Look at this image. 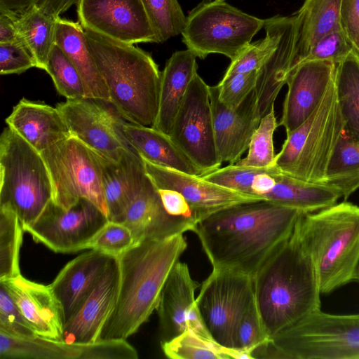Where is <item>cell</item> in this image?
Masks as SVG:
<instances>
[{
  "instance_id": "cell-22",
  "label": "cell",
  "mask_w": 359,
  "mask_h": 359,
  "mask_svg": "<svg viewBox=\"0 0 359 359\" xmlns=\"http://www.w3.org/2000/svg\"><path fill=\"white\" fill-rule=\"evenodd\" d=\"M39 336L63 341V312L50 285L31 281L21 274L0 280Z\"/></svg>"
},
{
  "instance_id": "cell-9",
  "label": "cell",
  "mask_w": 359,
  "mask_h": 359,
  "mask_svg": "<svg viewBox=\"0 0 359 359\" xmlns=\"http://www.w3.org/2000/svg\"><path fill=\"white\" fill-rule=\"evenodd\" d=\"M264 22L224 0H203L186 16L181 34L187 48L196 57L218 53L232 60L251 43Z\"/></svg>"
},
{
  "instance_id": "cell-42",
  "label": "cell",
  "mask_w": 359,
  "mask_h": 359,
  "mask_svg": "<svg viewBox=\"0 0 359 359\" xmlns=\"http://www.w3.org/2000/svg\"><path fill=\"white\" fill-rule=\"evenodd\" d=\"M269 340L255 302L241 316L233 334V349L252 358V353Z\"/></svg>"
},
{
  "instance_id": "cell-39",
  "label": "cell",
  "mask_w": 359,
  "mask_h": 359,
  "mask_svg": "<svg viewBox=\"0 0 359 359\" xmlns=\"http://www.w3.org/2000/svg\"><path fill=\"white\" fill-rule=\"evenodd\" d=\"M46 72L53 79L57 92L67 100L86 97L79 71L67 54L55 43L49 55Z\"/></svg>"
},
{
  "instance_id": "cell-54",
  "label": "cell",
  "mask_w": 359,
  "mask_h": 359,
  "mask_svg": "<svg viewBox=\"0 0 359 359\" xmlns=\"http://www.w3.org/2000/svg\"><path fill=\"white\" fill-rule=\"evenodd\" d=\"M354 281H357L359 283V264L358 265V267L356 269Z\"/></svg>"
},
{
  "instance_id": "cell-4",
  "label": "cell",
  "mask_w": 359,
  "mask_h": 359,
  "mask_svg": "<svg viewBox=\"0 0 359 359\" xmlns=\"http://www.w3.org/2000/svg\"><path fill=\"white\" fill-rule=\"evenodd\" d=\"M83 29L110 104L128 122L152 127L158 109L161 72L151 55L133 44Z\"/></svg>"
},
{
  "instance_id": "cell-15",
  "label": "cell",
  "mask_w": 359,
  "mask_h": 359,
  "mask_svg": "<svg viewBox=\"0 0 359 359\" xmlns=\"http://www.w3.org/2000/svg\"><path fill=\"white\" fill-rule=\"evenodd\" d=\"M76 5L83 28L128 44L159 43L140 0H79Z\"/></svg>"
},
{
  "instance_id": "cell-52",
  "label": "cell",
  "mask_w": 359,
  "mask_h": 359,
  "mask_svg": "<svg viewBox=\"0 0 359 359\" xmlns=\"http://www.w3.org/2000/svg\"><path fill=\"white\" fill-rule=\"evenodd\" d=\"M79 0H39L37 6L46 13L57 18Z\"/></svg>"
},
{
  "instance_id": "cell-3",
  "label": "cell",
  "mask_w": 359,
  "mask_h": 359,
  "mask_svg": "<svg viewBox=\"0 0 359 359\" xmlns=\"http://www.w3.org/2000/svg\"><path fill=\"white\" fill-rule=\"evenodd\" d=\"M187 248L183 234H178L142 241L117 257L118 295L98 339H127L148 320L172 268Z\"/></svg>"
},
{
  "instance_id": "cell-20",
  "label": "cell",
  "mask_w": 359,
  "mask_h": 359,
  "mask_svg": "<svg viewBox=\"0 0 359 359\" xmlns=\"http://www.w3.org/2000/svg\"><path fill=\"white\" fill-rule=\"evenodd\" d=\"M218 86H210L215 142L219 161L236 163L248 149L251 137L261 118L254 90L235 109L224 105L218 97Z\"/></svg>"
},
{
  "instance_id": "cell-40",
  "label": "cell",
  "mask_w": 359,
  "mask_h": 359,
  "mask_svg": "<svg viewBox=\"0 0 359 359\" xmlns=\"http://www.w3.org/2000/svg\"><path fill=\"white\" fill-rule=\"evenodd\" d=\"M159 43L181 34L186 16L177 0H140Z\"/></svg>"
},
{
  "instance_id": "cell-24",
  "label": "cell",
  "mask_w": 359,
  "mask_h": 359,
  "mask_svg": "<svg viewBox=\"0 0 359 359\" xmlns=\"http://www.w3.org/2000/svg\"><path fill=\"white\" fill-rule=\"evenodd\" d=\"M6 123L40 153L72 136L56 107L25 98L13 107Z\"/></svg>"
},
{
  "instance_id": "cell-43",
  "label": "cell",
  "mask_w": 359,
  "mask_h": 359,
  "mask_svg": "<svg viewBox=\"0 0 359 359\" xmlns=\"http://www.w3.org/2000/svg\"><path fill=\"white\" fill-rule=\"evenodd\" d=\"M134 244L132 232L126 226L109 220L86 245V249L118 257Z\"/></svg>"
},
{
  "instance_id": "cell-25",
  "label": "cell",
  "mask_w": 359,
  "mask_h": 359,
  "mask_svg": "<svg viewBox=\"0 0 359 359\" xmlns=\"http://www.w3.org/2000/svg\"><path fill=\"white\" fill-rule=\"evenodd\" d=\"M102 164L108 219L118 222L148 175L142 158L133 149L126 151L117 162L102 157Z\"/></svg>"
},
{
  "instance_id": "cell-23",
  "label": "cell",
  "mask_w": 359,
  "mask_h": 359,
  "mask_svg": "<svg viewBox=\"0 0 359 359\" xmlns=\"http://www.w3.org/2000/svg\"><path fill=\"white\" fill-rule=\"evenodd\" d=\"M111 257L90 250L69 262L50 285L61 306L65 323L93 290Z\"/></svg>"
},
{
  "instance_id": "cell-12",
  "label": "cell",
  "mask_w": 359,
  "mask_h": 359,
  "mask_svg": "<svg viewBox=\"0 0 359 359\" xmlns=\"http://www.w3.org/2000/svg\"><path fill=\"white\" fill-rule=\"evenodd\" d=\"M169 135L203 175L222 164L215 142L210 86L198 73L189 85Z\"/></svg>"
},
{
  "instance_id": "cell-35",
  "label": "cell",
  "mask_w": 359,
  "mask_h": 359,
  "mask_svg": "<svg viewBox=\"0 0 359 359\" xmlns=\"http://www.w3.org/2000/svg\"><path fill=\"white\" fill-rule=\"evenodd\" d=\"M325 183L339 189L345 200L359 189V137L342 133L330 158Z\"/></svg>"
},
{
  "instance_id": "cell-32",
  "label": "cell",
  "mask_w": 359,
  "mask_h": 359,
  "mask_svg": "<svg viewBox=\"0 0 359 359\" xmlns=\"http://www.w3.org/2000/svg\"><path fill=\"white\" fill-rule=\"evenodd\" d=\"M56 18L35 4L17 14L15 27L18 39L34 59L36 67L46 70L49 55L55 44Z\"/></svg>"
},
{
  "instance_id": "cell-30",
  "label": "cell",
  "mask_w": 359,
  "mask_h": 359,
  "mask_svg": "<svg viewBox=\"0 0 359 359\" xmlns=\"http://www.w3.org/2000/svg\"><path fill=\"white\" fill-rule=\"evenodd\" d=\"M263 200L294 208L304 213L319 211L337 203L342 197L339 189L325 182H310L287 175L280 170Z\"/></svg>"
},
{
  "instance_id": "cell-51",
  "label": "cell",
  "mask_w": 359,
  "mask_h": 359,
  "mask_svg": "<svg viewBox=\"0 0 359 359\" xmlns=\"http://www.w3.org/2000/svg\"><path fill=\"white\" fill-rule=\"evenodd\" d=\"M16 15L15 13L0 9V43L18 40L15 27Z\"/></svg>"
},
{
  "instance_id": "cell-5",
  "label": "cell",
  "mask_w": 359,
  "mask_h": 359,
  "mask_svg": "<svg viewBox=\"0 0 359 359\" xmlns=\"http://www.w3.org/2000/svg\"><path fill=\"white\" fill-rule=\"evenodd\" d=\"M294 229L313 262L321 294L354 281L359 264V206L344 201L302 213Z\"/></svg>"
},
{
  "instance_id": "cell-1",
  "label": "cell",
  "mask_w": 359,
  "mask_h": 359,
  "mask_svg": "<svg viewBox=\"0 0 359 359\" xmlns=\"http://www.w3.org/2000/svg\"><path fill=\"white\" fill-rule=\"evenodd\" d=\"M302 213L264 200L240 203L208 216L193 231L213 269L252 277Z\"/></svg>"
},
{
  "instance_id": "cell-41",
  "label": "cell",
  "mask_w": 359,
  "mask_h": 359,
  "mask_svg": "<svg viewBox=\"0 0 359 359\" xmlns=\"http://www.w3.org/2000/svg\"><path fill=\"white\" fill-rule=\"evenodd\" d=\"M278 126L273 109L261 118L251 137L247 156L235 164L252 168H266L274 165L276 154L273 147V134Z\"/></svg>"
},
{
  "instance_id": "cell-38",
  "label": "cell",
  "mask_w": 359,
  "mask_h": 359,
  "mask_svg": "<svg viewBox=\"0 0 359 359\" xmlns=\"http://www.w3.org/2000/svg\"><path fill=\"white\" fill-rule=\"evenodd\" d=\"M23 232L18 216L0 208V280L21 274L19 258Z\"/></svg>"
},
{
  "instance_id": "cell-13",
  "label": "cell",
  "mask_w": 359,
  "mask_h": 359,
  "mask_svg": "<svg viewBox=\"0 0 359 359\" xmlns=\"http://www.w3.org/2000/svg\"><path fill=\"white\" fill-rule=\"evenodd\" d=\"M108 221L107 215L87 198L68 209L51 201L36 221L23 230L51 250L69 253L86 250Z\"/></svg>"
},
{
  "instance_id": "cell-2",
  "label": "cell",
  "mask_w": 359,
  "mask_h": 359,
  "mask_svg": "<svg viewBox=\"0 0 359 359\" xmlns=\"http://www.w3.org/2000/svg\"><path fill=\"white\" fill-rule=\"evenodd\" d=\"M252 279L256 305L269 339L321 308L316 269L294 228Z\"/></svg>"
},
{
  "instance_id": "cell-18",
  "label": "cell",
  "mask_w": 359,
  "mask_h": 359,
  "mask_svg": "<svg viewBox=\"0 0 359 359\" xmlns=\"http://www.w3.org/2000/svg\"><path fill=\"white\" fill-rule=\"evenodd\" d=\"M120 267L111 257L99 280L74 314L65 322L63 341L82 345L95 341L112 313L118 298Z\"/></svg>"
},
{
  "instance_id": "cell-33",
  "label": "cell",
  "mask_w": 359,
  "mask_h": 359,
  "mask_svg": "<svg viewBox=\"0 0 359 359\" xmlns=\"http://www.w3.org/2000/svg\"><path fill=\"white\" fill-rule=\"evenodd\" d=\"M334 83L343 133L359 137V57L354 50L337 64Z\"/></svg>"
},
{
  "instance_id": "cell-34",
  "label": "cell",
  "mask_w": 359,
  "mask_h": 359,
  "mask_svg": "<svg viewBox=\"0 0 359 359\" xmlns=\"http://www.w3.org/2000/svg\"><path fill=\"white\" fill-rule=\"evenodd\" d=\"M79 345L43 337H18L0 331L1 359H79Z\"/></svg>"
},
{
  "instance_id": "cell-8",
  "label": "cell",
  "mask_w": 359,
  "mask_h": 359,
  "mask_svg": "<svg viewBox=\"0 0 359 359\" xmlns=\"http://www.w3.org/2000/svg\"><path fill=\"white\" fill-rule=\"evenodd\" d=\"M343 130L334 78L312 114L286 134L274 165L282 172L299 180L325 182L327 166Z\"/></svg>"
},
{
  "instance_id": "cell-26",
  "label": "cell",
  "mask_w": 359,
  "mask_h": 359,
  "mask_svg": "<svg viewBox=\"0 0 359 359\" xmlns=\"http://www.w3.org/2000/svg\"><path fill=\"white\" fill-rule=\"evenodd\" d=\"M296 34L294 14L287 16L278 45L265 63L258 69L255 87L257 109L262 118L274 109V102L294 70Z\"/></svg>"
},
{
  "instance_id": "cell-17",
  "label": "cell",
  "mask_w": 359,
  "mask_h": 359,
  "mask_svg": "<svg viewBox=\"0 0 359 359\" xmlns=\"http://www.w3.org/2000/svg\"><path fill=\"white\" fill-rule=\"evenodd\" d=\"M198 287V283L191 278L188 266L179 260L165 280L156 309L161 342L187 330L213 341L197 310L195 291Z\"/></svg>"
},
{
  "instance_id": "cell-45",
  "label": "cell",
  "mask_w": 359,
  "mask_h": 359,
  "mask_svg": "<svg viewBox=\"0 0 359 359\" xmlns=\"http://www.w3.org/2000/svg\"><path fill=\"white\" fill-rule=\"evenodd\" d=\"M0 331L18 337L37 334L27 321L4 285L0 283Z\"/></svg>"
},
{
  "instance_id": "cell-36",
  "label": "cell",
  "mask_w": 359,
  "mask_h": 359,
  "mask_svg": "<svg viewBox=\"0 0 359 359\" xmlns=\"http://www.w3.org/2000/svg\"><path fill=\"white\" fill-rule=\"evenodd\" d=\"M287 16L276 15L265 20V36L250 43L231 60L223 77L259 69L276 49Z\"/></svg>"
},
{
  "instance_id": "cell-19",
  "label": "cell",
  "mask_w": 359,
  "mask_h": 359,
  "mask_svg": "<svg viewBox=\"0 0 359 359\" xmlns=\"http://www.w3.org/2000/svg\"><path fill=\"white\" fill-rule=\"evenodd\" d=\"M337 64L328 60H305L290 74L278 126L286 134L302 125L314 111L334 78Z\"/></svg>"
},
{
  "instance_id": "cell-31",
  "label": "cell",
  "mask_w": 359,
  "mask_h": 359,
  "mask_svg": "<svg viewBox=\"0 0 359 359\" xmlns=\"http://www.w3.org/2000/svg\"><path fill=\"white\" fill-rule=\"evenodd\" d=\"M341 1L305 0L298 11L294 13L296 18L294 68L306 59L318 40L332 32L341 29Z\"/></svg>"
},
{
  "instance_id": "cell-28",
  "label": "cell",
  "mask_w": 359,
  "mask_h": 359,
  "mask_svg": "<svg viewBox=\"0 0 359 359\" xmlns=\"http://www.w3.org/2000/svg\"><path fill=\"white\" fill-rule=\"evenodd\" d=\"M196 57L188 49L175 52L161 72L159 102L154 128L170 133L173 120L197 72Z\"/></svg>"
},
{
  "instance_id": "cell-53",
  "label": "cell",
  "mask_w": 359,
  "mask_h": 359,
  "mask_svg": "<svg viewBox=\"0 0 359 359\" xmlns=\"http://www.w3.org/2000/svg\"><path fill=\"white\" fill-rule=\"evenodd\" d=\"M39 0H0V9L20 13L36 4Z\"/></svg>"
},
{
  "instance_id": "cell-47",
  "label": "cell",
  "mask_w": 359,
  "mask_h": 359,
  "mask_svg": "<svg viewBox=\"0 0 359 359\" xmlns=\"http://www.w3.org/2000/svg\"><path fill=\"white\" fill-rule=\"evenodd\" d=\"M352 50L351 43L341 29L332 32L320 40L311 48L304 60H328L336 64L341 62Z\"/></svg>"
},
{
  "instance_id": "cell-46",
  "label": "cell",
  "mask_w": 359,
  "mask_h": 359,
  "mask_svg": "<svg viewBox=\"0 0 359 359\" xmlns=\"http://www.w3.org/2000/svg\"><path fill=\"white\" fill-rule=\"evenodd\" d=\"M79 359H137V350L125 339H97L79 345Z\"/></svg>"
},
{
  "instance_id": "cell-14",
  "label": "cell",
  "mask_w": 359,
  "mask_h": 359,
  "mask_svg": "<svg viewBox=\"0 0 359 359\" xmlns=\"http://www.w3.org/2000/svg\"><path fill=\"white\" fill-rule=\"evenodd\" d=\"M103 102L89 97L67 100L57 109L70 133L101 156L117 162L123 154L133 149L121 130V119Z\"/></svg>"
},
{
  "instance_id": "cell-6",
  "label": "cell",
  "mask_w": 359,
  "mask_h": 359,
  "mask_svg": "<svg viewBox=\"0 0 359 359\" xmlns=\"http://www.w3.org/2000/svg\"><path fill=\"white\" fill-rule=\"evenodd\" d=\"M255 358L359 359V313L321 309L278 332L256 348Z\"/></svg>"
},
{
  "instance_id": "cell-27",
  "label": "cell",
  "mask_w": 359,
  "mask_h": 359,
  "mask_svg": "<svg viewBox=\"0 0 359 359\" xmlns=\"http://www.w3.org/2000/svg\"><path fill=\"white\" fill-rule=\"evenodd\" d=\"M55 43L69 57L84 84L86 97L110 103L107 87L88 46L79 22L56 18Z\"/></svg>"
},
{
  "instance_id": "cell-16",
  "label": "cell",
  "mask_w": 359,
  "mask_h": 359,
  "mask_svg": "<svg viewBox=\"0 0 359 359\" xmlns=\"http://www.w3.org/2000/svg\"><path fill=\"white\" fill-rule=\"evenodd\" d=\"M146 172L158 189L181 194L188 203L196 224L226 208L244 203L262 201L191 175L160 166L143 159Z\"/></svg>"
},
{
  "instance_id": "cell-48",
  "label": "cell",
  "mask_w": 359,
  "mask_h": 359,
  "mask_svg": "<svg viewBox=\"0 0 359 359\" xmlns=\"http://www.w3.org/2000/svg\"><path fill=\"white\" fill-rule=\"evenodd\" d=\"M36 67V62L22 41L0 43V74H20Z\"/></svg>"
},
{
  "instance_id": "cell-29",
  "label": "cell",
  "mask_w": 359,
  "mask_h": 359,
  "mask_svg": "<svg viewBox=\"0 0 359 359\" xmlns=\"http://www.w3.org/2000/svg\"><path fill=\"white\" fill-rule=\"evenodd\" d=\"M121 126L128 143L142 158L185 173L203 175V172L179 149L168 134L153 127L123 120Z\"/></svg>"
},
{
  "instance_id": "cell-7",
  "label": "cell",
  "mask_w": 359,
  "mask_h": 359,
  "mask_svg": "<svg viewBox=\"0 0 359 359\" xmlns=\"http://www.w3.org/2000/svg\"><path fill=\"white\" fill-rule=\"evenodd\" d=\"M51 201L52 182L41 153L7 126L0 136V208L13 212L24 229Z\"/></svg>"
},
{
  "instance_id": "cell-37",
  "label": "cell",
  "mask_w": 359,
  "mask_h": 359,
  "mask_svg": "<svg viewBox=\"0 0 359 359\" xmlns=\"http://www.w3.org/2000/svg\"><path fill=\"white\" fill-rule=\"evenodd\" d=\"M164 355L172 359H245L248 355L226 349L215 341L187 330L168 341L161 342Z\"/></svg>"
},
{
  "instance_id": "cell-49",
  "label": "cell",
  "mask_w": 359,
  "mask_h": 359,
  "mask_svg": "<svg viewBox=\"0 0 359 359\" xmlns=\"http://www.w3.org/2000/svg\"><path fill=\"white\" fill-rule=\"evenodd\" d=\"M340 26L359 57V0H341Z\"/></svg>"
},
{
  "instance_id": "cell-21",
  "label": "cell",
  "mask_w": 359,
  "mask_h": 359,
  "mask_svg": "<svg viewBox=\"0 0 359 359\" xmlns=\"http://www.w3.org/2000/svg\"><path fill=\"white\" fill-rule=\"evenodd\" d=\"M118 222L130 230L135 244L193 231L196 224L191 219L173 216L166 211L157 188L149 176Z\"/></svg>"
},
{
  "instance_id": "cell-44",
  "label": "cell",
  "mask_w": 359,
  "mask_h": 359,
  "mask_svg": "<svg viewBox=\"0 0 359 359\" xmlns=\"http://www.w3.org/2000/svg\"><path fill=\"white\" fill-rule=\"evenodd\" d=\"M258 70L223 77L217 84L219 100L231 109H236L254 90Z\"/></svg>"
},
{
  "instance_id": "cell-11",
  "label": "cell",
  "mask_w": 359,
  "mask_h": 359,
  "mask_svg": "<svg viewBox=\"0 0 359 359\" xmlns=\"http://www.w3.org/2000/svg\"><path fill=\"white\" fill-rule=\"evenodd\" d=\"M254 300L252 277L213 269L201 285L196 304L212 339L226 349L234 350L236 325Z\"/></svg>"
},
{
  "instance_id": "cell-50",
  "label": "cell",
  "mask_w": 359,
  "mask_h": 359,
  "mask_svg": "<svg viewBox=\"0 0 359 359\" xmlns=\"http://www.w3.org/2000/svg\"><path fill=\"white\" fill-rule=\"evenodd\" d=\"M157 190L163 205L169 214L191 219L196 224L188 203L181 194L171 189L157 188Z\"/></svg>"
},
{
  "instance_id": "cell-10",
  "label": "cell",
  "mask_w": 359,
  "mask_h": 359,
  "mask_svg": "<svg viewBox=\"0 0 359 359\" xmlns=\"http://www.w3.org/2000/svg\"><path fill=\"white\" fill-rule=\"evenodd\" d=\"M41 155L50 176L55 204L68 209L84 198L107 215L102 156L72 135Z\"/></svg>"
}]
</instances>
